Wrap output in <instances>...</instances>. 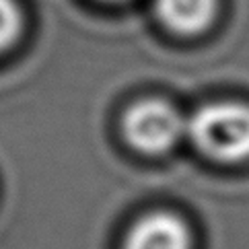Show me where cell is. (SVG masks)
I'll list each match as a JSON object with an SVG mask.
<instances>
[{"label": "cell", "mask_w": 249, "mask_h": 249, "mask_svg": "<svg viewBox=\"0 0 249 249\" xmlns=\"http://www.w3.org/2000/svg\"><path fill=\"white\" fill-rule=\"evenodd\" d=\"M185 138L220 165L249 161V103L220 99L200 105L185 124Z\"/></svg>", "instance_id": "obj_1"}, {"label": "cell", "mask_w": 249, "mask_h": 249, "mask_svg": "<svg viewBox=\"0 0 249 249\" xmlns=\"http://www.w3.org/2000/svg\"><path fill=\"white\" fill-rule=\"evenodd\" d=\"M188 118L171 101L146 97L128 105L122 115V136L140 155H167L185 138Z\"/></svg>", "instance_id": "obj_2"}, {"label": "cell", "mask_w": 249, "mask_h": 249, "mask_svg": "<svg viewBox=\"0 0 249 249\" xmlns=\"http://www.w3.org/2000/svg\"><path fill=\"white\" fill-rule=\"evenodd\" d=\"M122 249H194V237L181 216L157 210L130 227Z\"/></svg>", "instance_id": "obj_3"}, {"label": "cell", "mask_w": 249, "mask_h": 249, "mask_svg": "<svg viewBox=\"0 0 249 249\" xmlns=\"http://www.w3.org/2000/svg\"><path fill=\"white\" fill-rule=\"evenodd\" d=\"M161 25L175 35L194 37L212 27L218 17V0H155Z\"/></svg>", "instance_id": "obj_4"}, {"label": "cell", "mask_w": 249, "mask_h": 249, "mask_svg": "<svg viewBox=\"0 0 249 249\" xmlns=\"http://www.w3.org/2000/svg\"><path fill=\"white\" fill-rule=\"evenodd\" d=\"M23 33V13L17 0H0V54L8 52Z\"/></svg>", "instance_id": "obj_5"}, {"label": "cell", "mask_w": 249, "mask_h": 249, "mask_svg": "<svg viewBox=\"0 0 249 249\" xmlns=\"http://www.w3.org/2000/svg\"><path fill=\"white\" fill-rule=\"evenodd\" d=\"M101 2H126V0H101Z\"/></svg>", "instance_id": "obj_6"}]
</instances>
